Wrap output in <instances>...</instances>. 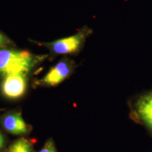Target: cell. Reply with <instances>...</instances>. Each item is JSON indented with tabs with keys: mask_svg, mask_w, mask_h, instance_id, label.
Here are the masks:
<instances>
[{
	"mask_svg": "<svg viewBox=\"0 0 152 152\" xmlns=\"http://www.w3.org/2000/svg\"><path fill=\"white\" fill-rule=\"evenodd\" d=\"M131 120L143 126L152 137V88L128 101Z\"/></svg>",
	"mask_w": 152,
	"mask_h": 152,
	"instance_id": "3957f363",
	"label": "cell"
},
{
	"mask_svg": "<svg viewBox=\"0 0 152 152\" xmlns=\"http://www.w3.org/2000/svg\"><path fill=\"white\" fill-rule=\"evenodd\" d=\"M7 140L5 136L0 131V152H4L6 149Z\"/></svg>",
	"mask_w": 152,
	"mask_h": 152,
	"instance_id": "30bf717a",
	"label": "cell"
},
{
	"mask_svg": "<svg viewBox=\"0 0 152 152\" xmlns=\"http://www.w3.org/2000/svg\"><path fill=\"white\" fill-rule=\"evenodd\" d=\"M13 42L4 33L0 31V49L12 47Z\"/></svg>",
	"mask_w": 152,
	"mask_h": 152,
	"instance_id": "9c48e42d",
	"label": "cell"
},
{
	"mask_svg": "<svg viewBox=\"0 0 152 152\" xmlns=\"http://www.w3.org/2000/svg\"><path fill=\"white\" fill-rule=\"evenodd\" d=\"M38 152H58L53 138H49L45 142L44 147Z\"/></svg>",
	"mask_w": 152,
	"mask_h": 152,
	"instance_id": "ba28073f",
	"label": "cell"
},
{
	"mask_svg": "<svg viewBox=\"0 0 152 152\" xmlns=\"http://www.w3.org/2000/svg\"><path fill=\"white\" fill-rule=\"evenodd\" d=\"M0 125L7 132L14 135H26L31 131V126L18 111L9 112L0 116Z\"/></svg>",
	"mask_w": 152,
	"mask_h": 152,
	"instance_id": "8992f818",
	"label": "cell"
},
{
	"mask_svg": "<svg viewBox=\"0 0 152 152\" xmlns=\"http://www.w3.org/2000/svg\"><path fill=\"white\" fill-rule=\"evenodd\" d=\"M77 68L75 61L64 56L41 79L35 81V86L40 87H56L69 78Z\"/></svg>",
	"mask_w": 152,
	"mask_h": 152,
	"instance_id": "277c9868",
	"label": "cell"
},
{
	"mask_svg": "<svg viewBox=\"0 0 152 152\" xmlns=\"http://www.w3.org/2000/svg\"><path fill=\"white\" fill-rule=\"evenodd\" d=\"M4 152H35L34 142L31 139L21 137L10 144Z\"/></svg>",
	"mask_w": 152,
	"mask_h": 152,
	"instance_id": "52a82bcc",
	"label": "cell"
},
{
	"mask_svg": "<svg viewBox=\"0 0 152 152\" xmlns=\"http://www.w3.org/2000/svg\"><path fill=\"white\" fill-rule=\"evenodd\" d=\"M28 75L15 74L3 77L0 82V90L5 98L16 100L22 98L27 88Z\"/></svg>",
	"mask_w": 152,
	"mask_h": 152,
	"instance_id": "5b68a950",
	"label": "cell"
},
{
	"mask_svg": "<svg viewBox=\"0 0 152 152\" xmlns=\"http://www.w3.org/2000/svg\"><path fill=\"white\" fill-rule=\"evenodd\" d=\"M49 57L13 47L0 49V79L10 75H29Z\"/></svg>",
	"mask_w": 152,
	"mask_h": 152,
	"instance_id": "6da1fadb",
	"label": "cell"
},
{
	"mask_svg": "<svg viewBox=\"0 0 152 152\" xmlns=\"http://www.w3.org/2000/svg\"><path fill=\"white\" fill-rule=\"evenodd\" d=\"M92 33L91 28L85 26L70 36L49 42H35V43L48 49L50 53L49 58L51 59L59 55H74L81 51L86 39Z\"/></svg>",
	"mask_w": 152,
	"mask_h": 152,
	"instance_id": "7a4b0ae2",
	"label": "cell"
}]
</instances>
